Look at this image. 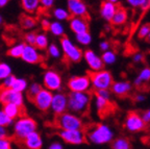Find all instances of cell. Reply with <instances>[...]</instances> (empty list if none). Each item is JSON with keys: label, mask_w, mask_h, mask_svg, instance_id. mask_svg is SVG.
Segmentation results:
<instances>
[{"label": "cell", "mask_w": 150, "mask_h": 149, "mask_svg": "<svg viewBox=\"0 0 150 149\" xmlns=\"http://www.w3.org/2000/svg\"><path fill=\"white\" fill-rule=\"evenodd\" d=\"M0 103H15L20 106L24 104L23 93L16 91L13 88H2L0 90Z\"/></svg>", "instance_id": "cell-11"}, {"label": "cell", "mask_w": 150, "mask_h": 149, "mask_svg": "<svg viewBox=\"0 0 150 149\" xmlns=\"http://www.w3.org/2000/svg\"><path fill=\"white\" fill-rule=\"evenodd\" d=\"M114 131L104 123L94 124L86 131L87 141L94 145H105L108 144L114 139Z\"/></svg>", "instance_id": "cell-1"}, {"label": "cell", "mask_w": 150, "mask_h": 149, "mask_svg": "<svg viewBox=\"0 0 150 149\" xmlns=\"http://www.w3.org/2000/svg\"><path fill=\"white\" fill-rule=\"evenodd\" d=\"M50 20L48 18H42L41 19V26H42L43 29H48L50 25Z\"/></svg>", "instance_id": "cell-49"}, {"label": "cell", "mask_w": 150, "mask_h": 149, "mask_svg": "<svg viewBox=\"0 0 150 149\" xmlns=\"http://www.w3.org/2000/svg\"><path fill=\"white\" fill-rule=\"evenodd\" d=\"M9 0H0V7H3L8 3Z\"/></svg>", "instance_id": "cell-52"}, {"label": "cell", "mask_w": 150, "mask_h": 149, "mask_svg": "<svg viewBox=\"0 0 150 149\" xmlns=\"http://www.w3.org/2000/svg\"><path fill=\"white\" fill-rule=\"evenodd\" d=\"M67 87L70 92H89L92 88L89 74L72 76L67 82Z\"/></svg>", "instance_id": "cell-10"}, {"label": "cell", "mask_w": 150, "mask_h": 149, "mask_svg": "<svg viewBox=\"0 0 150 149\" xmlns=\"http://www.w3.org/2000/svg\"><path fill=\"white\" fill-rule=\"evenodd\" d=\"M132 61H134V63H142V62L144 61V54L141 53V52H137V53L134 54V56H132Z\"/></svg>", "instance_id": "cell-45"}, {"label": "cell", "mask_w": 150, "mask_h": 149, "mask_svg": "<svg viewBox=\"0 0 150 149\" xmlns=\"http://www.w3.org/2000/svg\"><path fill=\"white\" fill-rule=\"evenodd\" d=\"M112 94H115L118 97H126L130 94L132 90V86L129 82L120 80V82H114L110 89Z\"/></svg>", "instance_id": "cell-18"}, {"label": "cell", "mask_w": 150, "mask_h": 149, "mask_svg": "<svg viewBox=\"0 0 150 149\" xmlns=\"http://www.w3.org/2000/svg\"><path fill=\"white\" fill-rule=\"evenodd\" d=\"M43 87L52 92L61 91L63 89V78L55 70H47L43 75Z\"/></svg>", "instance_id": "cell-9"}, {"label": "cell", "mask_w": 150, "mask_h": 149, "mask_svg": "<svg viewBox=\"0 0 150 149\" xmlns=\"http://www.w3.org/2000/svg\"><path fill=\"white\" fill-rule=\"evenodd\" d=\"M69 28L74 35L89 31V22L84 17L71 16L69 19Z\"/></svg>", "instance_id": "cell-17"}, {"label": "cell", "mask_w": 150, "mask_h": 149, "mask_svg": "<svg viewBox=\"0 0 150 149\" xmlns=\"http://www.w3.org/2000/svg\"><path fill=\"white\" fill-rule=\"evenodd\" d=\"M13 148V141L9 137L0 138V149Z\"/></svg>", "instance_id": "cell-40"}, {"label": "cell", "mask_w": 150, "mask_h": 149, "mask_svg": "<svg viewBox=\"0 0 150 149\" xmlns=\"http://www.w3.org/2000/svg\"><path fill=\"white\" fill-rule=\"evenodd\" d=\"M67 9L71 16L88 17V6L83 0H67Z\"/></svg>", "instance_id": "cell-15"}, {"label": "cell", "mask_w": 150, "mask_h": 149, "mask_svg": "<svg viewBox=\"0 0 150 149\" xmlns=\"http://www.w3.org/2000/svg\"><path fill=\"white\" fill-rule=\"evenodd\" d=\"M61 49L64 56L70 63H79L83 57V51L68 37L61 39Z\"/></svg>", "instance_id": "cell-5"}, {"label": "cell", "mask_w": 150, "mask_h": 149, "mask_svg": "<svg viewBox=\"0 0 150 149\" xmlns=\"http://www.w3.org/2000/svg\"><path fill=\"white\" fill-rule=\"evenodd\" d=\"M22 142L27 149H41L43 147V144H44L42 137L37 131L28 133L22 140Z\"/></svg>", "instance_id": "cell-19"}, {"label": "cell", "mask_w": 150, "mask_h": 149, "mask_svg": "<svg viewBox=\"0 0 150 149\" xmlns=\"http://www.w3.org/2000/svg\"><path fill=\"white\" fill-rule=\"evenodd\" d=\"M134 100H136L137 102H142V101L145 100V96L139 94V95H137L136 97H134Z\"/></svg>", "instance_id": "cell-51"}, {"label": "cell", "mask_w": 150, "mask_h": 149, "mask_svg": "<svg viewBox=\"0 0 150 149\" xmlns=\"http://www.w3.org/2000/svg\"><path fill=\"white\" fill-rule=\"evenodd\" d=\"M22 9L26 14H37L40 9V0H21Z\"/></svg>", "instance_id": "cell-24"}, {"label": "cell", "mask_w": 150, "mask_h": 149, "mask_svg": "<svg viewBox=\"0 0 150 149\" xmlns=\"http://www.w3.org/2000/svg\"><path fill=\"white\" fill-rule=\"evenodd\" d=\"M142 117H143L144 121H145L146 123H149V122H150V109L146 111V112L142 115Z\"/></svg>", "instance_id": "cell-50"}, {"label": "cell", "mask_w": 150, "mask_h": 149, "mask_svg": "<svg viewBox=\"0 0 150 149\" xmlns=\"http://www.w3.org/2000/svg\"><path fill=\"white\" fill-rule=\"evenodd\" d=\"M59 138L69 145H81L87 142L86 133L82 129H61Z\"/></svg>", "instance_id": "cell-7"}, {"label": "cell", "mask_w": 150, "mask_h": 149, "mask_svg": "<svg viewBox=\"0 0 150 149\" xmlns=\"http://www.w3.org/2000/svg\"><path fill=\"white\" fill-rule=\"evenodd\" d=\"M48 148H49V149H63L64 148V145L62 144L61 142L54 141V142H52L51 144L48 146Z\"/></svg>", "instance_id": "cell-48"}, {"label": "cell", "mask_w": 150, "mask_h": 149, "mask_svg": "<svg viewBox=\"0 0 150 149\" xmlns=\"http://www.w3.org/2000/svg\"><path fill=\"white\" fill-rule=\"evenodd\" d=\"M146 40H147L148 42H149V43H150V33H148V35H147V38H146Z\"/></svg>", "instance_id": "cell-55"}, {"label": "cell", "mask_w": 150, "mask_h": 149, "mask_svg": "<svg viewBox=\"0 0 150 149\" xmlns=\"http://www.w3.org/2000/svg\"><path fill=\"white\" fill-rule=\"evenodd\" d=\"M54 115H59L68 110V96L63 92L57 91L53 93L50 109Z\"/></svg>", "instance_id": "cell-13"}, {"label": "cell", "mask_w": 150, "mask_h": 149, "mask_svg": "<svg viewBox=\"0 0 150 149\" xmlns=\"http://www.w3.org/2000/svg\"><path fill=\"white\" fill-rule=\"evenodd\" d=\"M46 49H47V54H48V56L51 57V58H53V60L61 58L62 55H63V52H62L61 47H59L56 44H54V43L49 44Z\"/></svg>", "instance_id": "cell-32"}, {"label": "cell", "mask_w": 150, "mask_h": 149, "mask_svg": "<svg viewBox=\"0 0 150 149\" xmlns=\"http://www.w3.org/2000/svg\"><path fill=\"white\" fill-rule=\"evenodd\" d=\"M150 33V24L149 23H146L143 24V25L141 26L139 28V31H138V38L140 40H144L147 38L148 33Z\"/></svg>", "instance_id": "cell-39"}, {"label": "cell", "mask_w": 150, "mask_h": 149, "mask_svg": "<svg viewBox=\"0 0 150 149\" xmlns=\"http://www.w3.org/2000/svg\"><path fill=\"white\" fill-rule=\"evenodd\" d=\"M101 60H102L104 65H112L117 61V55L112 50L108 49L106 51H103L102 55H101Z\"/></svg>", "instance_id": "cell-34"}, {"label": "cell", "mask_w": 150, "mask_h": 149, "mask_svg": "<svg viewBox=\"0 0 150 149\" xmlns=\"http://www.w3.org/2000/svg\"><path fill=\"white\" fill-rule=\"evenodd\" d=\"M5 137H9L8 129H7L6 126L0 125V138H5Z\"/></svg>", "instance_id": "cell-47"}, {"label": "cell", "mask_w": 150, "mask_h": 149, "mask_svg": "<svg viewBox=\"0 0 150 149\" xmlns=\"http://www.w3.org/2000/svg\"><path fill=\"white\" fill-rule=\"evenodd\" d=\"M105 1H110V2H114V3L119 2V0H105Z\"/></svg>", "instance_id": "cell-53"}, {"label": "cell", "mask_w": 150, "mask_h": 149, "mask_svg": "<svg viewBox=\"0 0 150 149\" xmlns=\"http://www.w3.org/2000/svg\"><path fill=\"white\" fill-rule=\"evenodd\" d=\"M13 122H14V120L9 118V117L5 114L2 109H0V125L8 127L9 125H12Z\"/></svg>", "instance_id": "cell-38"}, {"label": "cell", "mask_w": 150, "mask_h": 149, "mask_svg": "<svg viewBox=\"0 0 150 149\" xmlns=\"http://www.w3.org/2000/svg\"><path fill=\"white\" fill-rule=\"evenodd\" d=\"M82 58H84V61H86L88 67L90 68L91 71H98L101 69H104V64H103L101 57L91 49H88L84 51Z\"/></svg>", "instance_id": "cell-16"}, {"label": "cell", "mask_w": 150, "mask_h": 149, "mask_svg": "<svg viewBox=\"0 0 150 149\" xmlns=\"http://www.w3.org/2000/svg\"><path fill=\"white\" fill-rule=\"evenodd\" d=\"M150 82V68L145 67L140 71L137 78L134 79V86L142 87L143 84H147Z\"/></svg>", "instance_id": "cell-25"}, {"label": "cell", "mask_w": 150, "mask_h": 149, "mask_svg": "<svg viewBox=\"0 0 150 149\" xmlns=\"http://www.w3.org/2000/svg\"><path fill=\"white\" fill-rule=\"evenodd\" d=\"M146 122L143 117L137 112H129L124 121V128L129 133H140L146 128Z\"/></svg>", "instance_id": "cell-8"}, {"label": "cell", "mask_w": 150, "mask_h": 149, "mask_svg": "<svg viewBox=\"0 0 150 149\" xmlns=\"http://www.w3.org/2000/svg\"><path fill=\"white\" fill-rule=\"evenodd\" d=\"M21 58L26 64L35 65V64H40L43 61V55L41 54L40 49H38L35 45L25 44Z\"/></svg>", "instance_id": "cell-14"}, {"label": "cell", "mask_w": 150, "mask_h": 149, "mask_svg": "<svg viewBox=\"0 0 150 149\" xmlns=\"http://www.w3.org/2000/svg\"><path fill=\"white\" fill-rule=\"evenodd\" d=\"M52 16L57 21H67L71 18V15L69 11L65 7H55L52 11Z\"/></svg>", "instance_id": "cell-27"}, {"label": "cell", "mask_w": 150, "mask_h": 149, "mask_svg": "<svg viewBox=\"0 0 150 149\" xmlns=\"http://www.w3.org/2000/svg\"><path fill=\"white\" fill-rule=\"evenodd\" d=\"M16 121L13 122V133H14V137L17 140L22 141L28 133H30L31 131H37L38 124L35 122V119L30 118L28 116H20L17 119H15Z\"/></svg>", "instance_id": "cell-3"}, {"label": "cell", "mask_w": 150, "mask_h": 149, "mask_svg": "<svg viewBox=\"0 0 150 149\" xmlns=\"http://www.w3.org/2000/svg\"><path fill=\"white\" fill-rule=\"evenodd\" d=\"M126 2L132 9H142L145 4L146 0H126Z\"/></svg>", "instance_id": "cell-41"}, {"label": "cell", "mask_w": 150, "mask_h": 149, "mask_svg": "<svg viewBox=\"0 0 150 149\" xmlns=\"http://www.w3.org/2000/svg\"><path fill=\"white\" fill-rule=\"evenodd\" d=\"M112 148L114 149H130L131 143L127 138H117V139H112Z\"/></svg>", "instance_id": "cell-30"}, {"label": "cell", "mask_w": 150, "mask_h": 149, "mask_svg": "<svg viewBox=\"0 0 150 149\" xmlns=\"http://www.w3.org/2000/svg\"><path fill=\"white\" fill-rule=\"evenodd\" d=\"M55 124L56 127L61 129H82L83 122L79 115L72 112H64L59 115H56Z\"/></svg>", "instance_id": "cell-4"}, {"label": "cell", "mask_w": 150, "mask_h": 149, "mask_svg": "<svg viewBox=\"0 0 150 149\" xmlns=\"http://www.w3.org/2000/svg\"><path fill=\"white\" fill-rule=\"evenodd\" d=\"M35 35L37 33L35 31H29L24 35V41H25V44L28 45H35Z\"/></svg>", "instance_id": "cell-42"}, {"label": "cell", "mask_w": 150, "mask_h": 149, "mask_svg": "<svg viewBox=\"0 0 150 149\" xmlns=\"http://www.w3.org/2000/svg\"><path fill=\"white\" fill-rule=\"evenodd\" d=\"M49 45V39H48V35L44 33H37L35 35V46L40 50H45V49L48 47Z\"/></svg>", "instance_id": "cell-29"}, {"label": "cell", "mask_w": 150, "mask_h": 149, "mask_svg": "<svg viewBox=\"0 0 150 149\" xmlns=\"http://www.w3.org/2000/svg\"><path fill=\"white\" fill-rule=\"evenodd\" d=\"M15 78H16V76H14L13 74H11V75H8L7 77H5V78L2 80L3 88H12L13 84H14Z\"/></svg>", "instance_id": "cell-43"}, {"label": "cell", "mask_w": 150, "mask_h": 149, "mask_svg": "<svg viewBox=\"0 0 150 149\" xmlns=\"http://www.w3.org/2000/svg\"><path fill=\"white\" fill-rule=\"evenodd\" d=\"M2 110L13 120L20 117L22 114V106H20L18 104H15V103H4L2 106Z\"/></svg>", "instance_id": "cell-23"}, {"label": "cell", "mask_w": 150, "mask_h": 149, "mask_svg": "<svg viewBox=\"0 0 150 149\" xmlns=\"http://www.w3.org/2000/svg\"><path fill=\"white\" fill-rule=\"evenodd\" d=\"M127 20H128V13H127V11L124 7L118 6L117 9H116L115 14L112 16V20H110V23H112V25L120 26L126 23Z\"/></svg>", "instance_id": "cell-22"}, {"label": "cell", "mask_w": 150, "mask_h": 149, "mask_svg": "<svg viewBox=\"0 0 150 149\" xmlns=\"http://www.w3.org/2000/svg\"><path fill=\"white\" fill-rule=\"evenodd\" d=\"M99 48L101 51H106V50L110 49V43L108 41H101L99 44Z\"/></svg>", "instance_id": "cell-46"}, {"label": "cell", "mask_w": 150, "mask_h": 149, "mask_svg": "<svg viewBox=\"0 0 150 149\" xmlns=\"http://www.w3.org/2000/svg\"><path fill=\"white\" fill-rule=\"evenodd\" d=\"M3 23V17H2V15H0V25Z\"/></svg>", "instance_id": "cell-54"}, {"label": "cell", "mask_w": 150, "mask_h": 149, "mask_svg": "<svg viewBox=\"0 0 150 149\" xmlns=\"http://www.w3.org/2000/svg\"><path fill=\"white\" fill-rule=\"evenodd\" d=\"M89 77L91 80L92 88L95 91L102 90V89H110L112 82H114L112 73L104 69L98 71H90Z\"/></svg>", "instance_id": "cell-6"}, {"label": "cell", "mask_w": 150, "mask_h": 149, "mask_svg": "<svg viewBox=\"0 0 150 149\" xmlns=\"http://www.w3.org/2000/svg\"><path fill=\"white\" fill-rule=\"evenodd\" d=\"M28 87V82L25 78H22V77H16L15 78L14 84H13L12 88L16 91L20 92V93H24L26 91V89Z\"/></svg>", "instance_id": "cell-35"}, {"label": "cell", "mask_w": 150, "mask_h": 149, "mask_svg": "<svg viewBox=\"0 0 150 149\" xmlns=\"http://www.w3.org/2000/svg\"><path fill=\"white\" fill-rule=\"evenodd\" d=\"M75 39H76V42L78 44L82 45V46H88V45L91 44L92 42V35L91 33L88 31H84V33H76L75 35Z\"/></svg>", "instance_id": "cell-33"}, {"label": "cell", "mask_w": 150, "mask_h": 149, "mask_svg": "<svg viewBox=\"0 0 150 149\" xmlns=\"http://www.w3.org/2000/svg\"><path fill=\"white\" fill-rule=\"evenodd\" d=\"M95 106H96L97 112L99 113L100 116L108 115L112 111L110 99L103 98V97H101V96L97 95V94H95Z\"/></svg>", "instance_id": "cell-20"}, {"label": "cell", "mask_w": 150, "mask_h": 149, "mask_svg": "<svg viewBox=\"0 0 150 149\" xmlns=\"http://www.w3.org/2000/svg\"><path fill=\"white\" fill-rule=\"evenodd\" d=\"M52 96H53V92L46 88H42V90L35 97L31 98V100L38 110L42 112H47L50 109Z\"/></svg>", "instance_id": "cell-12"}, {"label": "cell", "mask_w": 150, "mask_h": 149, "mask_svg": "<svg viewBox=\"0 0 150 149\" xmlns=\"http://www.w3.org/2000/svg\"><path fill=\"white\" fill-rule=\"evenodd\" d=\"M118 5L117 3L110 2V1H103L100 4V16L102 17V19H104L105 21L110 22L112 16L115 14L116 9H117Z\"/></svg>", "instance_id": "cell-21"}, {"label": "cell", "mask_w": 150, "mask_h": 149, "mask_svg": "<svg viewBox=\"0 0 150 149\" xmlns=\"http://www.w3.org/2000/svg\"><path fill=\"white\" fill-rule=\"evenodd\" d=\"M12 74V67L7 63H0V82H2L5 77Z\"/></svg>", "instance_id": "cell-37"}, {"label": "cell", "mask_w": 150, "mask_h": 149, "mask_svg": "<svg viewBox=\"0 0 150 149\" xmlns=\"http://www.w3.org/2000/svg\"><path fill=\"white\" fill-rule=\"evenodd\" d=\"M48 31H50L51 35H53L54 37H63L65 35V26H64L62 21H52L50 22V25L48 27Z\"/></svg>", "instance_id": "cell-26"}, {"label": "cell", "mask_w": 150, "mask_h": 149, "mask_svg": "<svg viewBox=\"0 0 150 149\" xmlns=\"http://www.w3.org/2000/svg\"><path fill=\"white\" fill-rule=\"evenodd\" d=\"M55 2L56 0H40V5L43 9H51Z\"/></svg>", "instance_id": "cell-44"}, {"label": "cell", "mask_w": 150, "mask_h": 149, "mask_svg": "<svg viewBox=\"0 0 150 149\" xmlns=\"http://www.w3.org/2000/svg\"><path fill=\"white\" fill-rule=\"evenodd\" d=\"M24 46H25V43H17V44L13 45L7 50V55H9L11 57H14V58L21 57Z\"/></svg>", "instance_id": "cell-31"}, {"label": "cell", "mask_w": 150, "mask_h": 149, "mask_svg": "<svg viewBox=\"0 0 150 149\" xmlns=\"http://www.w3.org/2000/svg\"><path fill=\"white\" fill-rule=\"evenodd\" d=\"M21 26L24 29H27V31H30L37 26V19L35 17H33V15L27 14L25 16L22 17L21 19Z\"/></svg>", "instance_id": "cell-28"}, {"label": "cell", "mask_w": 150, "mask_h": 149, "mask_svg": "<svg viewBox=\"0 0 150 149\" xmlns=\"http://www.w3.org/2000/svg\"><path fill=\"white\" fill-rule=\"evenodd\" d=\"M90 103L91 95L88 92H70L68 95V110L75 114H86Z\"/></svg>", "instance_id": "cell-2"}, {"label": "cell", "mask_w": 150, "mask_h": 149, "mask_svg": "<svg viewBox=\"0 0 150 149\" xmlns=\"http://www.w3.org/2000/svg\"><path fill=\"white\" fill-rule=\"evenodd\" d=\"M42 88H43V86H41L39 82H31L30 84H28L27 89H26L27 96L31 99V98L35 97V96L42 90Z\"/></svg>", "instance_id": "cell-36"}]
</instances>
